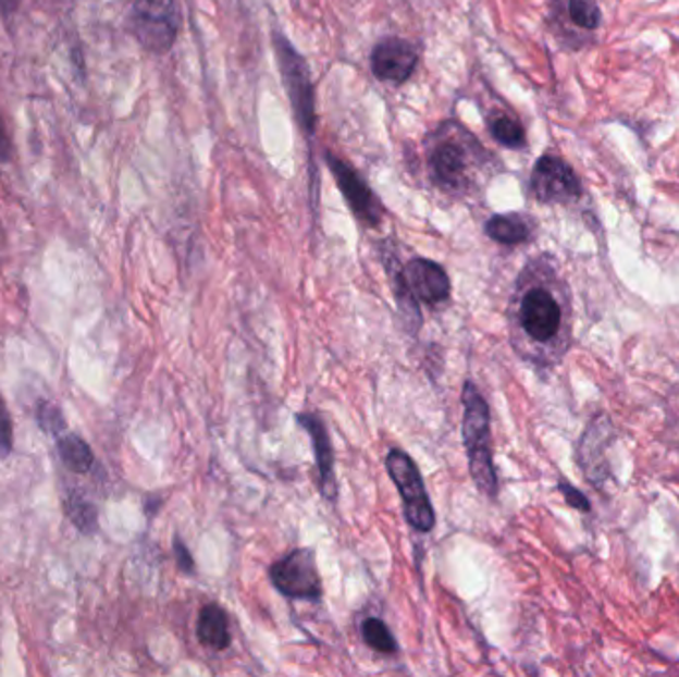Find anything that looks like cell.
I'll return each instance as SVG.
<instances>
[{"label":"cell","mask_w":679,"mask_h":677,"mask_svg":"<svg viewBox=\"0 0 679 677\" xmlns=\"http://www.w3.org/2000/svg\"><path fill=\"white\" fill-rule=\"evenodd\" d=\"M513 348L522 360L551 368L565 358L572 340L570 294L555 267L532 260L519 274L509 303Z\"/></svg>","instance_id":"obj_1"},{"label":"cell","mask_w":679,"mask_h":677,"mask_svg":"<svg viewBox=\"0 0 679 677\" xmlns=\"http://www.w3.org/2000/svg\"><path fill=\"white\" fill-rule=\"evenodd\" d=\"M464 443L469 459V471L481 493L497 497L498 481L493 450H491V414L487 402L473 382L464 385Z\"/></svg>","instance_id":"obj_2"},{"label":"cell","mask_w":679,"mask_h":677,"mask_svg":"<svg viewBox=\"0 0 679 677\" xmlns=\"http://www.w3.org/2000/svg\"><path fill=\"white\" fill-rule=\"evenodd\" d=\"M397 305L413 327H421L418 303L440 305L452 294V281L442 264L428 259H411L399 272H392Z\"/></svg>","instance_id":"obj_3"},{"label":"cell","mask_w":679,"mask_h":677,"mask_svg":"<svg viewBox=\"0 0 679 677\" xmlns=\"http://www.w3.org/2000/svg\"><path fill=\"white\" fill-rule=\"evenodd\" d=\"M477 141L459 127L455 132H440L430 146L431 177L445 192H465L471 183L476 168Z\"/></svg>","instance_id":"obj_4"},{"label":"cell","mask_w":679,"mask_h":677,"mask_svg":"<svg viewBox=\"0 0 679 677\" xmlns=\"http://www.w3.org/2000/svg\"><path fill=\"white\" fill-rule=\"evenodd\" d=\"M274 54L279 60V69L283 76L284 90L288 94V100L295 112L296 124L305 132L306 137H312L317 125V112H314V88L310 82V70L305 58L296 52L295 46L291 45L281 33L272 35Z\"/></svg>","instance_id":"obj_5"},{"label":"cell","mask_w":679,"mask_h":677,"mask_svg":"<svg viewBox=\"0 0 679 677\" xmlns=\"http://www.w3.org/2000/svg\"><path fill=\"white\" fill-rule=\"evenodd\" d=\"M180 26L182 14L175 0H134L129 12V30L148 52H170L180 35Z\"/></svg>","instance_id":"obj_6"},{"label":"cell","mask_w":679,"mask_h":677,"mask_svg":"<svg viewBox=\"0 0 679 677\" xmlns=\"http://www.w3.org/2000/svg\"><path fill=\"white\" fill-rule=\"evenodd\" d=\"M385 469L404 501V515L409 525L419 532L433 531L435 513L431 507L430 495L423 485L418 465L408 453L392 450L385 457Z\"/></svg>","instance_id":"obj_7"},{"label":"cell","mask_w":679,"mask_h":677,"mask_svg":"<svg viewBox=\"0 0 679 677\" xmlns=\"http://www.w3.org/2000/svg\"><path fill=\"white\" fill-rule=\"evenodd\" d=\"M271 580L276 590L288 599L318 600L322 596L317 554L310 549H296L276 561L271 566Z\"/></svg>","instance_id":"obj_8"},{"label":"cell","mask_w":679,"mask_h":677,"mask_svg":"<svg viewBox=\"0 0 679 677\" xmlns=\"http://www.w3.org/2000/svg\"><path fill=\"white\" fill-rule=\"evenodd\" d=\"M531 193L541 204H572L582 197V183L565 159L543 156L531 173Z\"/></svg>","instance_id":"obj_9"},{"label":"cell","mask_w":679,"mask_h":677,"mask_svg":"<svg viewBox=\"0 0 679 677\" xmlns=\"http://www.w3.org/2000/svg\"><path fill=\"white\" fill-rule=\"evenodd\" d=\"M329 159V168L336 180L340 192L344 195L346 204L350 207L354 217L366 226H378L384 219V207L380 204V199L375 197V193L366 185V181L351 170L346 161L326 153Z\"/></svg>","instance_id":"obj_10"},{"label":"cell","mask_w":679,"mask_h":677,"mask_svg":"<svg viewBox=\"0 0 679 677\" xmlns=\"http://www.w3.org/2000/svg\"><path fill=\"white\" fill-rule=\"evenodd\" d=\"M418 58L416 46L404 38L392 36L375 45L370 64L375 78L392 84H404L416 72Z\"/></svg>","instance_id":"obj_11"},{"label":"cell","mask_w":679,"mask_h":677,"mask_svg":"<svg viewBox=\"0 0 679 677\" xmlns=\"http://www.w3.org/2000/svg\"><path fill=\"white\" fill-rule=\"evenodd\" d=\"M298 423L312 438V445H314V453H317L318 473H320V491L324 497L329 498L330 503H336L338 481H336V473H334V452H332L326 426L314 414H298Z\"/></svg>","instance_id":"obj_12"},{"label":"cell","mask_w":679,"mask_h":677,"mask_svg":"<svg viewBox=\"0 0 679 677\" xmlns=\"http://www.w3.org/2000/svg\"><path fill=\"white\" fill-rule=\"evenodd\" d=\"M197 640L211 650H226L231 645L229 618L219 604H207L197 618Z\"/></svg>","instance_id":"obj_13"},{"label":"cell","mask_w":679,"mask_h":677,"mask_svg":"<svg viewBox=\"0 0 679 677\" xmlns=\"http://www.w3.org/2000/svg\"><path fill=\"white\" fill-rule=\"evenodd\" d=\"M485 233L498 245H522L532 237L531 221L522 214H495L485 223Z\"/></svg>","instance_id":"obj_14"},{"label":"cell","mask_w":679,"mask_h":677,"mask_svg":"<svg viewBox=\"0 0 679 677\" xmlns=\"http://www.w3.org/2000/svg\"><path fill=\"white\" fill-rule=\"evenodd\" d=\"M58 452L64 465L74 473H88L94 465L90 445L78 435H66L58 441Z\"/></svg>","instance_id":"obj_15"},{"label":"cell","mask_w":679,"mask_h":677,"mask_svg":"<svg viewBox=\"0 0 679 677\" xmlns=\"http://www.w3.org/2000/svg\"><path fill=\"white\" fill-rule=\"evenodd\" d=\"M489 132L495 141L509 149H521L527 144V136L522 125L510 115H495L489 122Z\"/></svg>","instance_id":"obj_16"},{"label":"cell","mask_w":679,"mask_h":677,"mask_svg":"<svg viewBox=\"0 0 679 677\" xmlns=\"http://www.w3.org/2000/svg\"><path fill=\"white\" fill-rule=\"evenodd\" d=\"M64 507H66V515H69L70 520L79 531L91 534L98 529V510L90 501H86L79 493L69 495L64 501Z\"/></svg>","instance_id":"obj_17"},{"label":"cell","mask_w":679,"mask_h":677,"mask_svg":"<svg viewBox=\"0 0 679 677\" xmlns=\"http://www.w3.org/2000/svg\"><path fill=\"white\" fill-rule=\"evenodd\" d=\"M363 642L368 643L372 650L380 654H394L397 652V642L394 633L385 626L380 618H366L362 621Z\"/></svg>","instance_id":"obj_18"},{"label":"cell","mask_w":679,"mask_h":677,"mask_svg":"<svg viewBox=\"0 0 679 677\" xmlns=\"http://www.w3.org/2000/svg\"><path fill=\"white\" fill-rule=\"evenodd\" d=\"M568 16L584 30H596L602 24V12L594 0H568Z\"/></svg>","instance_id":"obj_19"},{"label":"cell","mask_w":679,"mask_h":677,"mask_svg":"<svg viewBox=\"0 0 679 677\" xmlns=\"http://www.w3.org/2000/svg\"><path fill=\"white\" fill-rule=\"evenodd\" d=\"M36 419L40 423V428L45 429L50 435H60L64 429V416L54 404L42 402L36 411Z\"/></svg>","instance_id":"obj_20"},{"label":"cell","mask_w":679,"mask_h":677,"mask_svg":"<svg viewBox=\"0 0 679 677\" xmlns=\"http://www.w3.org/2000/svg\"><path fill=\"white\" fill-rule=\"evenodd\" d=\"M558 491L563 493V497H565L566 503H568L570 507L582 510V513H589L590 501L582 491H578L577 487L566 483L565 479H560V481H558Z\"/></svg>","instance_id":"obj_21"},{"label":"cell","mask_w":679,"mask_h":677,"mask_svg":"<svg viewBox=\"0 0 679 677\" xmlns=\"http://www.w3.org/2000/svg\"><path fill=\"white\" fill-rule=\"evenodd\" d=\"M12 450V423L11 414L0 395V453L9 455Z\"/></svg>","instance_id":"obj_22"},{"label":"cell","mask_w":679,"mask_h":677,"mask_svg":"<svg viewBox=\"0 0 679 677\" xmlns=\"http://www.w3.org/2000/svg\"><path fill=\"white\" fill-rule=\"evenodd\" d=\"M173 549H175L177 565H180L183 573H193V566H195V563H193V556L189 554V551H187V546H185L180 539H175V542H173Z\"/></svg>","instance_id":"obj_23"},{"label":"cell","mask_w":679,"mask_h":677,"mask_svg":"<svg viewBox=\"0 0 679 677\" xmlns=\"http://www.w3.org/2000/svg\"><path fill=\"white\" fill-rule=\"evenodd\" d=\"M11 158V137H9V132H7V125H4V122H2V118H0V161H2V163H7V161H9V159Z\"/></svg>","instance_id":"obj_24"},{"label":"cell","mask_w":679,"mask_h":677,"mask_svg":"<svg viewBox=\"0 0 679 677\" xmlns=\"http://www.w3.org/2000/svg\"><path fill=\"white\" fill-rule=\"evenodd\" d=\"M18 4H21V0H0V12H2V16L9 19L12 12H16Z\"/></svg>","instance_id":"obj_25"}]
</instances>
